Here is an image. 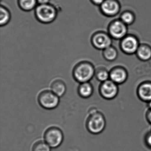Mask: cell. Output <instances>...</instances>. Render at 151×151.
<instances>
[{
    "instance_id": "cell-1",
    "label": "cell",
    "mask_w": 151,
    "mask_h": 151,
    "mask_svg": "<svg viewBox=\"0 0 151 151\" xmlns=\"http://www.w3.org/2000/svg\"><path fill=\"white\" fill-rule=\"evenodd\" d=\"M106 124V122L104 114L96 109H92L86 122V129L88 131L95 135L100 134L105 129Z\"/></svg>"
},
{
    "instance_id": "cell-2",
    "label": "cell",
    "mask_w": 151,
    "mask_h": 151,
    "mask_svg": "<svg viewBox=\"0 0 151 151\" xmlns=\"http://www.w3.org/2000/svg\"><path fill=\"white\" fill-rule=\"evenodd\" d=\"M95 69L91 63L87 61L80 62L74 67L73 76L78 83L89 82L94 76Z\"/></svg>"
},
{
    "instance_id": "cell-3",
    "label": "cell",
    "mask_w": 151,
    "mask_h": 151,
    "mask_svg": "<svg viewBox=\"0 0 151 151\" xmlns=\"http://www.w3.org/2000/svg\"><path fill=\"white\" fill-rule=\"evenodd\" d=\"M35 17L41 23L48 24L55 21L58 16V10L52 4L38 5L34 10Z\"/></svg>"
},
{
    "instance_id": "cell-4",
    "label": "cell",
    "mask_w": 151,
    "mask_h": 151,
    "mask_svg": "<svg viewBox=\"0 0 151 151\" xmlns=\"http://www.w3.org/2000/svg\"><path fill=\"white\" fill-rule=\"evenodd\" d=\"M107 32L113 39L120 40L128 34V26L120 19H115L109 24Z\"/></svg>"
},
{
    "instance_id": "cell-5",
    "label": "cell",
    "mask_w": 151,
    "mask_h": 151,
    "mask_svg": "<svg viewBox=\"0 0 151 151\" xmlns=\"http://www.w3.org/2000/svg\"><path fill=\"white\" fill-rule=\"evenodd\" d=\"M137 37L132 34H127L120 40L119 47L123 53L127 55L136 54L140 45Z\"/></svg>"
},
{
    "instance_id": "cell-6",
    "label": "cell",
    "mask_w": 151,
    "mask_h": 151,
    "mask_svg": "<svg viewBox=\"0 0 151 151\" xmlns=\"http://www.w3.org/2000/svg\"><path fill=\"white\" fill-rule=\"evenodd\" d=\"M112 40L108 32L99 31L94 32L91 37V42L93 46L97 50H105L112 45Z\"/></svg>"
},
{
    "instance_id": "cell-7",
    "label": "cell",
    "mask_w": 151,
    "mask_h": 151,
    "mask_svg": "<svg viewBox=\"0 0 151 151\" xmlns=\"http://www.w3.org/2000/svg\"><path fill=\"white\" fill-rule=\"evenodd\" d=\"M38 101L40 106L44 108L52 109L57 107L60 99L59 97L52 91L45 90L40 93Z\"/></svg>"
},
{
    "instance_id": "cell-8",
    "label": "cell",
    "mask_w": 151,
    "mask_h": 151,
    "mask_svg": "<svg viewBox=\"0 0 151 151\" xmlns=\"http://www.w3.org/2000/svg\"><path fill=\"white\" fill-rule=\"evenodd\" d=\"M44 139L50 147L56 148L60 145L63 141V133L58 127H51L45 132Z\"/></svg>"
},
{
    "instance_id": "cell-9",
    "label": "cell",
    "mask_w": 151,
    "mask_h": 151,
    "mask_svg": "<svg viewBox=\"0 0 151 151\" xmlns=\"http://www.w3.org/2000/svg\"><path fill=\"white\" fill-rule=\"evenodd\" d=\"M118 86L110 79L101 83L99 87L100 95L107 100L114 99L119 93Z\"/></svg>"
},
{
    "instance_id": "cell-10",
    "label": "cell",
    "mask_w": 151,
    "mask_h": 151,
    "mask_svg": "<svg viewBox=\"0 0 151 151\" xmlns=\"http://www.w3.org/2000/svg\"><path fill=\"white\" fill-rule=\"evenodd\" d=\"M101 14L108 17L117 16L121 10V4L118 0H105L99 6Z\"/></svg>"
},
{
    "instance_id": "cell-11",
    "label": "cell",
    "mask_w": 151,
    "mask_h": 151,
    "mask_svg": "<svg viewBox=\"0 0 151 151\" xmlns=\"http://www.w3.org/2000/svg\"><path fill=\"white\" fill-rule=\"evenodd\" d=\"M109 72V79L118 85L124 83L128 80V70L123 66H115L110 69Z\"/></svg>"
},
{
    "instance_id": "cell-12",
    "label": "cell",
    "mask_w": 151,
    "mask_h": 151,
    "mask_svg": "<svg viewBox=\"0 0 151 151\" xmlns=\"http://www.w3.org/2000/svg\"><path fill=\"white\" fill-rule=\"evenodd\" d=\"M137 96L141 101L147 103L151 100V81H145L140 83L137 88Z\"/></svg>"
},
{
    "instance_id": "cell-13",
    "label": "cell",
    "mask_w": 151,
    "mask_h": 151,
    "mask_svg": "<svg viewBox=\"0 0 151 151\" xmlns=\"http://www.w3.org/2000/svg\"><path fill=\"white\" fill-rule=\"evenodd\" d=\"M137 58L141 61L146 62L151 60V46L148 44H140L136 53Z\"/></svg>"
},
{
    "instance_id": "cell-14",
    "label": "cell",
    "mask_w": 151,
    "mask_h": 151,
    "mask_svg": "<svg viewBox=\"0 0 151 151\" xmlns=\"http://www.w3.org/2000/svg\"><path fill=\"white\" fill-rule=\"evenodd\" d=\"M78 91L80 97L86 99L92 95L93 92V86L89 82L82 83L78 86Z\"/></svg>"
},
{
    "instance_id": "cell-15",
    "label": "cell",
    "mask_w": 151,
    "mask_h": 151,
    "mask_svg": "<svg viewBox=\"0 0 151 151\" xmlns=\"http://www.w3.org/2000/svg\"><path fill=\"white\" fill-rule=\"evenodd\" d=\"M51 90L58 97H62L64 95L66 91L65 83L60 79H56L51 84Z\"/></svg>"
},
{
    "instance_id": "cell-16",
    "label": "cell",
    "mask_w": 151,
    "mask_h": 151,
    "mask_svg": "<svg viewBox=\"0 0 151 151\" xmlns=\"http://www.w3.org/2000/svg\"><path fill=\"white\" fill-rule=\"evenodd\" d=\"M17 4L20 9L24 12L35 10L38 5L37 0H17Z\"/></svg>"
},
{
    "instance_id": "cell-17",
    "label": "cell",
    "mask_w": 151,
    "mask_h": 151,
    "mask_svg": "<svg viewBox=\"0 0 151 151\" xmlns=\"http://www.w3.org/2000/svg\"><path fill=\"white\" fill-rule=\"evenodd\" d=\"M118 51L116 47L111 45L102 51V56L106 60L113 62L117 58Z\"/></svg>"
},
{
    "instance_id": "cell-18",
    "label": "cell",
    "mask_w": 151,
    "mask_h": 151,
    "mask_svg": "<svg viewBox=\"0 0 151 151\" xmlns=\"http://www.w3.org/2000/svg\"><path fill=\"white\" fill-rule=\"evenodd\" d=\"M11 19V14L9 9L3 5L0 7V25L1 27L8 24Z\"/></svg>"
},
{
    "instance_id": "cell-19",
    "label": "cell",
    "mask_w": 151,
    "mask_h": 151,
    "mask_svg": "<svg viewBox=\"0 0 151 151\" xmlns=\"http://www.w3.org/2000/svg\"><path fill=\"white\" fill-rule=\"evenodd\" d=\"M119 19L127 26H129L135 22L136 15L132 11L126 10L121 13Z\"/></svg>"
},
{
    "instance_id": "cell-20",
    "label": "cell",
    "mask_w": 151,
    "mask_h": 151,
    "mask_svg": "<svg viewBox=\"0 0 151 151\" xmlns=\"http://www.w3.org/2000/svg\"><path fill=\"white\" fill-rule=\"evenodd\" d=\"M95 78L101 83L109 79V72L105 67H99L95 69Z\"/></svg>"
},
{
    "instance_id": "cell-21",
    "label": "cell",
    "mask_w": 151,
    "mask_h": 151,
    "mask_svg": "<svg viewBox=\"0 0 151 151\" xmlns=\"http://www.w3.org/2000/svg\"><path fill=\"white\" fill-rule=\"evenodd\" d=\"M32 151H51V147L45 141L39 140L33 145Z\"/></svg>"
},
{
    "instance_id": "cell-22",
    "label": "cell",
    "mask_w": 151,
    "mask_h": 151,
    "mask_svg": "<svg viewBox=\"0 0 151 151\" xmlns=\"http://www.w3.org/2000/svg\"><path fill=\"white\" fill-rule=\"evenodd\" d=\"M144 141L145 145L148 148L151 149V131H150L145 135Z\"/></svg>"
},
{
    "instance_id": "cell-23",
    "label": "cell",
    "mask_w": 151,
    "mask_h": 151,
    "mask_svg": "<svg viewBox=\"0 0 151 151\" xmlns=\"http://www.w3.org/2000/svg\"><path fill=\"white\" fill-rule=\"evenodd\" d=\"M145 118L147 122L151 125V109H148L146 112Z\"/></svg>"
},
{
    "instance_id": "cell-24",
    "label": "cell",
    "mask_w": 151,
    "mask_h": 151,
    "mask_svg": "<svg viewBox=\"0 0 151 151\" xmlns=\"http://www.w3.org/2000/svg\"><path fill=\"white\" fill-rule=\"evenodd\" d=\"M90 1L93 5L99 6L105 0H90Z\"/></svg>"
},
{
    "instance_id": "cell-25",
    "label": "cell",
    "mask_w": 151,
    "mask_h": 151,
    "mask_svg": "<svg viewBox=\"0 0 151 151\" xmlns=\"http://www.w3.org/2000/svg\"><path fill=\"white\" fill-rule=\"evenodd\" d=\"M50 0H37L38 5H44V4L50 3Z\"/></svg>"
},
{
    "instance_id": "cell-26",
    "label": "cell",
    "mask_w": 151,
    "mask_h": 151,
    "mask_svg": "<svg viewBox=\"0 0 151 151\" xmlns=\"http://www.w3.org/2000/svg\"><path fill=\"white\" fill-rule=\"evenodd\" d=\"M147 106L149 109H151V100L146 103Z\"/></svg>"
},
{
    "instance_id": "cell-27",
    "label": "cell",
    "mask_w": 151,
    "mask_h": 151,
    "mask_svg": "<svg viewBox=\"0 0 151 151\" xmlns=\"http://www.w3.org/2000/svg\"><path fill=\"white\" fill-rule=\"evenodd\" d=\"M150 131H151V130H150Z\"/></svg>"
}]
</instances>
